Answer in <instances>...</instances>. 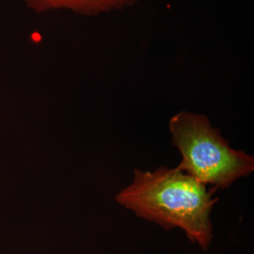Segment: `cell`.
Listing matches in <instances>:
<instances>
[{
    "mask_svg": "<svg viewBox=\"0 0 254 254\" xmlns=\"http://www.w3.org/2000/svg\"><path fill=\"white\" fill-rule=\"evenodd\" d=\"M37 12L51 10H70L82 14H91L123 7L133 0H20Z\"/></svg>",
    "mask_w": 254,
    "mask_h": 254,
    "instance_id": "obj_3",
    "label": "cell"
},
{
    "mask_svg": "<svg viewBox=\"0 0 254 254\" xmlns=\"http://www.w3.org/2000/svg\"><path fill=\"white\" fill-rule=\"evenodd\" d=\"M169 128L182 155L177 168L201 184L224 190L254 173V155L233 149L206 116L182 111L170 119Z\"/></svg>",
    "mask_w": 254,
    "mask_h": 254,
    "instance_id": "obj_2",
    "label": "cell"
},
{
    "mask_svg": "<svg viewBox=\"0 0 254 254\" xmlns=\"http://www.w3.org/2000/svg\"><path fill=\"white\" fill-rule=\"evenodd\" d=\"M216 190L177 167L162 166L153 172L136 169L133 181L115 200L166 230L181 229L191 242L207 251L213 239L211 215L218 201Z\"/></svg>",
    "mask_w": 254,
    "mask_h": 254,
    "instance_id": "obj_1",
    "label": "cell"
}]
</instances>
